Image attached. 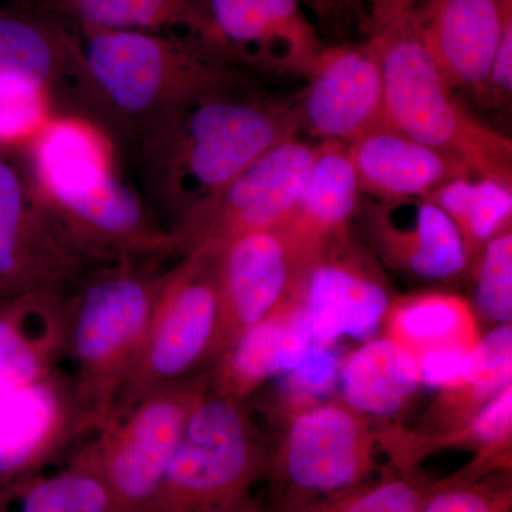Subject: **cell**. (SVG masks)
<instances>
[{"label":"cell","mask_w":512,"mask_h":512,"mask_svg":"<svg viewBox=\"0 0 512 512\" xmlns=\"http://www.w3.org/2000/svg\"><path fill=\"white\" fill-rule=\"evenodd\" d=\"M301 130L298 103L248 99L235 87L204 94L141 140L148 194L177 222Z\"/></svg>","instance_id":"6da1fadb"},{"label":"cell","mask_w":512,"mask_h":512,"mask_svg":"<svg viewBox=\"0 0 512 512\" xmlns=\"http://www.w3.org/2000/svg\"><path fill=\"white\" fill-rule=\"evenodd\" d=\"M367 32L384 79V123L466 165L474 177L512 185V143L478 120L446 82L421 39L414 0H370Z\"/></svg>","instance_id":"7a4b0ae2"},{"label":"cell","mask_w":512,"mask_h":512,"mask_svg":"<svg viewBox=\"0 0 512 512\" xmlns=\"http://www.w3.org/2000/svg\"><path fill=\"white\" fill-rule=\"evenodd\" d=\"M77 30L84 89L138 128L141 140L188 101L235 87L220 53L204 43L137 30Z\"/></svg>","instance_id":"3957f363"},{"label":"cell","mask_w":512,"mask_h":512,"mask_svg":"<svg viewBox=\"0 0 512 512\" xmlns=\"http://www.w3.org/2000/svg\"><path fill=\"white\" fill-rule=\"evenodd\" d=\"M269 453L242 402L208 392L190 414L151 512H261Z\"/></svg>","instance_id":"277c9868"},{"label":"cell","mask_w":512,"mask_h":512,"mask_svg":"<svg viewBox=\"0 0 512 512\" xmlns=\"http://www.w3.org/2000/svg\"><path fill=\"white\" fill-rule=\"evenodd\" d=\"M342 400H325L284 420L269 453L274 503H295L339 493L376 476L382 429Z\"/></svg>","instance_id":"5b68a950"},{"label":"cell","mask_w":512,"mask_h":512,"mask_svg":"<svg viewBox=\"0 0 512 512\" xmlns=\"http://www.w3.org/2000/svg\"><path fill=\"white\" fill-rule=\"evenodd\" d=\"M221 355L217 252L185 255L167 274L150 330L121 382L128 403L195 376Z\"/></svg>","instance_id":"8992f818"},{"label":"cell","mask_w":512,"mask_h":512,"mask_svg":"<svg viewBox=\"0 0 512 512\" xmlns=\"http://www.w3.org/2000/svg\"><path fill=\"white\" fill-rule=\"evenodd\" d=\"M211 386L195 375L144 394L127 419L82 461L103 478L114 512H151L185 424Z\"/></svg>","instance_id":"52a82bcc"},{"label":"cell","mask_w":512,"mask_h":512,"mask_svg":"<svg viewBox=\"0 0 512 512\" xmlns=\"http://www.w3.org/2000/svg\"><path fill=\"white\" fill-rule=\"evenodd\" d=\"M315 151L299 137L269 150L175 222V247L185 255L218 252L239 235L284 227L301 200Z\"/></svg>","instance_id":"ba28073f"},{"label":"cell","mask_w":512,"mask_h":512,"mask_svg":"<svg viewBox=\"0 0 512 512\" xmlns=\"http://www.w3.org/2000/svg\"><path fill=\"white\" fill-rule=\"evenodd\" d=\"M165 278L123 266L94 278L72 312L70 350L103 392L119 387L146 339Z\"/></svg>","instance_id":"9c48e42d"},{"label":"cell","mask_w":512,"mask_h":512,"mask_svg":"<svg viewBox=\"0 0 512 512\" xmlns=\"http://www.w3.org/2000/svg\"><path fill=\"white\" fill-rule=\"evenodd\" d=\"M299 293L316 345L366 340L386 319L392 296L370 256L349 231L328 239L303 265Z\"/></svg>","instance_id":"30bf717a"},{"label":"cell","mask_w":512,"mask_h":512,"mask_svg":"<svg viewBox=\"0 0 512 512\" xmlns=\"http://www.w3.org/2000/svg\"><path fill=\"white\" fill-rule=\"evenodd\" d=\"M309 258L282 228L247 232L217 252L222 353L295 292Z\"/></svg>","instance_id":"8fae6325"},{"label":"cell","mask_w":512,"mask_h":512,"mask_svg":"<svg viewBox=\"0 0 512 512\" xmlns=\"http://www.w3.org/2000/svg\"><path fill=\"white\" fill-rule=\"evenodd\" d=\"M298 101L302 128L348 144L384 123L382 63L372 40L320 50Z\"/></svg>","instance_id":"7c38bea8"},{"label":"cell","mask_w":512,"mask_h":512,"mask_svg":"<svg viewBox=\"0 0 512 512\" xmlns=\"http://www.w3.org/2000/svg\"><path fill=\"white\" fill-rule=\"evenodd\" d=\"M74 255L35 184L0 158V303L53 284Z\"/></svg>","instance_id":"4fadbf2b"},{"label":"cell","mask_w":512,"mask_h":512,"mask_svg":"<svg viewBox=\"0 0 512 512\" xmlns=\"http://www.w3.org/2000/svg\"><path fill=\"white\" fill-rule=\"evenodd\" d=\"M365 224L370 244L390 268L426 279H450L466 271L460 232L427 198L367 205Z\"/></svg>","instance_id":"5bb4252c"},{"label":"cell","mask_w":512,"mask_h":512,"mask_svg":"<svg viewBox=\"0 0 512 512\" xmlns=\"http://www.w3.org/2000/svg\"><path fill=\"white\" fill-rule=\"evenodd\" d=\"M512 0H414L421 39L451 89L484 94Z\"/></svg>","instance_id":"9a60e30c"},{"label":"cell","mask_w":512,"mask_h":512,"mask_svg":"<svg viewBox=\"0 0 512 512\" xmlns=\"http://www.w3.org/2000/svg\"><path fill=\"white\" fill-rule=\"evenodd\" d=\"M30 157L33 184L50 210L89 197L116 174L110 138L83 117L53 116L30 140Z\"/></svg>","instance_id":"2e32d148"},{"label":"cell","mask_w":512,"mask_h":512,"mask_svg":"<svg viewBox=\"0 0 512 512\" xmlns=\"http://www.w3.org/2000/svg\"><path fill=\"white\" fill-rule=\"evenodd\" d=\"M360 190L379 201L427 198L470 170L396 128L380 124L345 144Z\"/></svg>","instance_id":"e0dca14e"},{"label":"cell","mask_w":512,"mask_h":512,"mask_svg":"<svg viewBox=\"0 0 512 512\" xmlns=\"http://www.w3.org/2000/svg\"><path fill=\"white\" fill-rule=\"evenodd\" d=\"M360 192L345 144L322 141L316 146L298 207L281 228L299 251L312 254L328 239L349 231Z\"/></svg>","instance_id":"ac0fdd59"},{"label":"cell","mask_w":512,"mask_h":512,"mask_svg":"<svg viewBox=\"0 0 512 512\" xmlns=\"http://www.w3.org/2000/svg\"><path fill=\"white\" fill-rule=\"evenodd\" d=\"M79 80L76 33L50 16L0 12V87L53 89Z\"/></svg>","instance_id":"d6986e66"},{"label":"cell","mask_w":512,"mask_h":512,"mask_svg":"<svg viewBox=\"0 0 512 512\" xmlns=\"http://www.w3.org/2000/svg\"><path fill=\"white\" fill-rule=\"evenodd\" d=\"M45 15L77 29L137 30L158 33L183 28L220 53L229 55L202 0H40Z\"/></svg>","instance_id":"ffe728a7"},{"label":"cell","mask_w":512,"mask_h":512,"mask_svg":"<svg viewBox=\"0 0 512 512\" xmlns=\"http://www.w3.org/2000/svg\"><path fill=\"white\" fill-rule=\"evenodd\" d=\"M340 400L370 419L389 420L419 392V357L389 336L369 340L343 359Z\"/></svg>","instance_id":"44dd1931"},{"label":"cell","mask_w":512,"mask_h":512,"mask_svg":"<svg viewBox=\"0 0 512 512\" xmlns=\"http://www.w3.org/2000/svg\"><path fill=\"white\" fill-rule=\"evenodd\" d=\"M512 386V326H494L468 352L460 376L439 390L420 426L419 436L450 433L466 426L498 393Z\"/></svg>","instance_id":"7402d4cb"},{"label":"cell","mask_w":512,"mask_h":512,"mask_svg":"<svg viewBox=\"0 0 512 512\" xmlns=\"http://www.w3.org/2000/svg\"><path fill=\"white\" fill-rule=\"evenodd\" d=\"M386 336L417 357L433 350H471L481 338L473 306L454 293L424 292L392 299Z\"/></svg>","instance_id":"603a6c76"},{"label":"cell","mask_w":512,"mask_h":512,"mask_svg":"<svg viewBox=\"0 0 512 512\" xmlns=\"http://www.w3.org/2000/svg\"><path fill=\"white\" fill-rule=\"evenodd\" d=\"M59 423L60 400L45 379L0 392V484L26 477Z\"/></svg>","instance_id":"cb8c5ba5"},{"label":"cell","mask_w":512,"mask_h":512,"mask_svg":"<svg viewBox=\"0 0 512 512\" xmlns=\"http://www.w3.org/2000/svg\"><path fill=\"white\" fill-rule=\"evenodd\" d=\"M427 200L439 205L460 232L466 271L476 264L488 241L511 229L512 185L470 175L441 185Z\"/></svg>","instance_id":"d4e9b609"},{"label":"cell","mask_w":512,"mask_h":512,"mask_svg":"<svg viewBox=\"0 0 512 512\" xmlns=\"http://www.w3.org/2000/svg\"><path fill=\"white\" fill-rule=\"evenodd\" d=\"M0 512H114L109 488L80 461L52 476L0 484Z\"/></svg>","instance_id":"484cf974"},{"label":"cell","mask_w":512,"mask_h":512,"mask_svg":"<svg viewBox=\"0 0 512 512\" xmlns=\"http://www.w3.org/2000/svg\"><path fill=\"white\" fill-rule=\"evenodd\" d=\"M284 305L242 333L222 353L214 375H210L212 392L244 402L269 379L281 375Z\"/></svg>","instance_id":"4316f807"},{"label":"cell","mask_w":512,"mask_h":512,"mask_svg":"<svg viewBox=\"0 0 512 512\" xmlns=\"http://www.w3.org/2000/svg\"><path fill=\"white\" fill-rule=\"evenodd\" d=\"M429 481L419 471L403 473L390 466L379 471V476L339 493L272 504L261 512H420Z\"/></svg>","instance_id":"83f0119b"},{"label":"cell","mask_w":512,"mask_h":512,"mask_svg":"<svg viewBox=\"0 0 512 512\" xmlns=\"http://www.w3.org/2000/svg\"><path fill=\"white\" fill-rule=\"evenodd\" d=\"M33 295L0 303V392L40 382L45 376V338L30 330Z\"/></svg>","instance_id":"f1b7e54d"},{"label":"cell","mask_w":512,"mask_h":512,"mask_svg":"<svg viewBox=\"0 0 512 512\" xmlns=\"http://www.w3.org/2000/svg\"><path fill=\"white\" fill-rule=\"evenodd\" d=\"M420 512H512L511 471L430 483Z\"/></svg>","instance_id":"f546056e"},{"label":"cell","mask_w":512,"mask_h":512,"mask_svg":"<svg viewBox=\"0 0 512 512\" xmlns=\"http://www.w3.org/2000/svg\"><path fill=\"white\" fill-rule=\"evenodd\" d=\"M470 271L476 278L474 313L494 326L512 320V231L487 242Z\"/></svg>","instance_id":"4dcf8cb0"},{"label":"cell","mask_w":512,"mask_h":512,"mask_svg":"<svg viewBox=\"0 0 512 512\" xmlns=\"http://www.w3.org/2000/svg\"><path fill=\"white\" fill-rule=\"evenodd\" d=\"M342 362L335 346L316 345L301 365L278 376L279 413L284 420L299 410L325 402L323 399L338 389Z\"/></svg>","instance_id":"1f68e13d"},{"label":"cell","mask_w":512,"mask_h":512,"mask_svg":"<svg viewBox=\"0 0 512 512\" xmlns=\"http://www.w3.org/2000/svg\"><path fill=\"white\" fill-rule=\"evenodd\" d=\"M258 10L284 40L293 76L308 77L318 59L320 45L316 30L302 10V0H245Z\"/></svg>","instance_id":"d6a6232c"},{"label":"cell","mask_w":512,"mask_h":512,"mask_svg":"<svg viewBox=\"0 0 512 512\" xmlns=\"http://www.w3.org/2000/svg\"><path fill=\"white\" fill-rule=\"evenodd\" d=\"M52 94L40 87H0V146L26 143L52 119Z\"/></svg>","instance_id":"836d02e7"},{"label":"cell","mask_w":512,"mask_h":512,"mask_svg":"<svg viewBox=\"0 0 512 512\" xmlns=\"http://www.w3.org/2000/svg\"><path fill=\"white\" fill-rule=\"evenodd\" d=\"M512 93V8L505 12L503 29L488 74L484 96L494 103H507Z\"/></svg>","instance_id":"e575fe53"},{"label":"cell","mask_w":512,"mask_h":512,"mask_svg":"<svg viewBox=\"0 0 512 512\" xmlns=\"http://www.w3.org/2000/svg\"><path fill=\"white\" fill-rule=\"evenodd\" d=\"M470 350H433L419 356L421 386L440 390L454 382L463 370Z\"/></svg>","instance_id":"d590c367"},{"label":"cell","mask_w":512,"mask_h":512,"mask_svg":"<svg viewBox=\"0 0 512 512\" xmlns=\"http://www.w3.org/2000/svg\"><path fill=\"white\" fill-rule=\"evenodd\" d=\"M302 2L306 3L308 6H311V9L315 10L316 15L325 18V16L329 15L333 6L340 2V0H302Z\"/></svg>","instance_id":"8d00e7d4"}]
</instances>
